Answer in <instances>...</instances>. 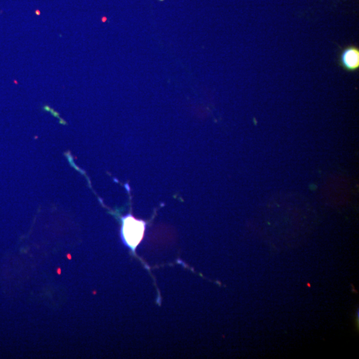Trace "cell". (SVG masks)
I'll use <instances>...</instances> for the list:
<instances>
[{
    "label": "cell",
    "mask_w": 359,
    "mask_h": 359,
    "mask_svg": "<svg viewBox=\"0 0 359 359\" xmlns=\"http://www.w3.org/2000/svg\"><path fill=\"white\" fill-rule=\"evenodd\" d=\"M122 226L121 237L127 247L135 251L143 239L146 228V222L134 217L131 214H127L121 219Z\"/></svg>",
    "instance_id": "1"
},
{
    "label": "cell",
    "mask_w": 359,
    "mask_h": 359,
    "mask_svg": "<svg viewBox=\"0 0 359 359\" xmlns=\"http://www.w3.org/2000/svg\"><path fill=\"white\" fill-rule=\"evenodd\" d=\"M341 67L349 71H354L359 67V50L355 47L345 48L340 56Z\"/></svg>",
    "instance_id": "2"
}]
</instances>
